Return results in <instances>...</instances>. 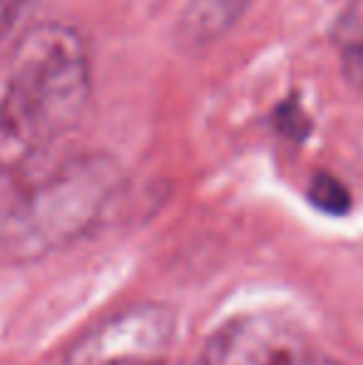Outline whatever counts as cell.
I'll return each instance as SVG.
<instances>
[{
    "label": "cell",
    "mask_w": 363,
    "mask_h": 365,
    "mask_svg": "<svg viewBox=\"0 0 363 365\" xmlns=\"http://www.w3.org/2000/svg\"><path fill=\"white\" fill-rule=\"evenodd\" d=\"M90 92V53L78 30L65 23L25 30L0 58V167H23L68 135Z\"/></svg>",
    "instance_id": "1"
},
{
    "label": "cell",
    "mask_w": 363,
    "mask_h": 365,
    "mask_svg": "<svg viewBox=\"0 0 363 365\" xmlns=\"http://www.w3.org/2000/svg\"><path fill=\"white\" fill-rule=\"evenodd\" d=\"M117 189V167L83 154L38 177L0 179V261L28 264L78 241Z\"/></svg>",
    "instance_id": "2"
},
{
    "label": "cell",
    "mask_w": 363,
    "mask_h": 365,
    "mask_svg": "<svg viewBox=\"0 0 363 365\" xmlns=\"http://www.w3.org/2000/svg\"><path fill=\"white\" fill-rule=\"evenodd\" d=\"M199 365H341L274 316H242L207 341Z\"/></svg>",
    "instance_id": "3"
},
{
    "label": "cell",
    "mask_w": 363,
    "mask_h": 365,
    "mask_svg": "<svg viewBox=\"0 0 363 365\" xmlns=\"http://www.w3.org/2000/svg\"><path fill=\"white\" fill-rule=\"evenodd\" d=\"M175 336V313L142 303L120 311L75 346L70 365H130L160 356Z\"/></svg>",
    "instance_id": "4"
},
{
    "label": "cell",
    "mask_w": 363,
    "mask_h": 365,
    "mask_svg": "<svg viewBox=\"0 0 363 365\" xmlns=\"http://www.w3.org/2000/svg\"><path fill=\"white\" fill-rule=\"evenodd\" d=\"M252 0H192L184 8L180 20L182 43L189 48H204L222 38L234 23L244 15Z\"/></svg>",
    "instance_id": "5"
},
{
    "label": "cell",
    "mask_w": 363,
    "mask_h": 365,
    "mask_svg": "<svg viewBox=\"0 0 363 365\" xmlns=\"http://www.w3.org/2000/svg\"><path fill=\"white\" fill-rule=\"evenodd\" d=\"M309 202L319 212L331 214V217H344L351 209V192L334 174L319 172L309 184Z\"/></svg>",
    "instance_id": "6"
},
{
    "label": "cell",
    "mask_w": 363,
    "mask_h": 365,
    "mask_svg": "<svg viewBox=\"0 0 363 365\" xmlns=\"http://www.w3.org/2000/svg\"><path fill=\"white\" fill-rule=\"evenodd\" d=\"M274 120H276V127H279L286 137H291V140H296V142L306 140L311 132V120L306 117V112L301 110L299 100L281 102Z\"/></svg>",
    "instance_id": "7"
},
{
    "label": "cell",
    "mask_w": 363,
    "mask_h": 365,
    "mask_svg": "<svg viewBox=\"0 0 363 365\" xmlns=\"http://www.w3.org/2000/svg\"><path fill=\"white\" fill-rule=\"evenodd\" d=\"M40 5V0H0V45L28 20V15Z\"/></svg>",
    "instance_id": "8"
},
{
    "label": "cell",
    "mask_w": 363,
    "mask_h": 365,
    "mask_svg": "<svg viewBox=\"0 0 363 365\" xmlns=\"http://www.w3.org/2000/svg\"><path fill=\"white\" fill-rule=\"evenodd\" d=\"M344 75L356 90H363V33L351 35L344 45Z\"/></svg>",
    "instance_id": "9"
}]
</instances>
